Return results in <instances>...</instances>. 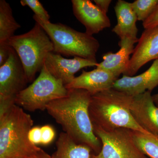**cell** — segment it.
Wrapping results in <instances>:
<instances>
[{"label": "cell", "mask_w": 158, "mask_h": 158, "mask_svg": "<svg viewBox=\"0 0 158 158\" xmlns=\"http://www.w3.org/2000/svg\"><path fill=\"white\" fill-rule=\"evenodd\" d=\"M91 99V94L87 90L68 89L66 96L51 102L46 110L74 141L87 145L98 154L102 143L94 132L89 114Z\"/></svg>", "instance_id": "1"}, {"label": "cell", "mask_w": 158, "mask_h": 158, "mask_svg": "<svg viewBox=\"0 0 158 158\" xmlns=\"http://www.w3.org/2000/svg\"><path fill=\"white\" fill-rule=\"evenodd\" d=\"M133 98L113 88L91 95L89 112L93 125L106 131L123 128L151 134L141 127L133 117L130 110Z\"/></svg>", "instance_id": "2"}, {"label": "cell", "mask_w": 158, "mask_h": 158, "mask_svg": "<svg viewBox=\"0 0 158 158\" xmlns=\"http://www.w3.org/2000/svg\"><path fill=\"white\" fill-rule=\"evenodd\" d=\"M33 124L31 116L15 104L0 113V158H32L42 151L29 139Z\"/></svg>", "instance_id": "3"}, {"label": "cell", "mask_w": 158, "mask_h": 158, "mask_svg": "<svg viewBox=\"0 0 158 158\" xmlns=\"http://www.w3.org/2000/svg\"><path fill=\"white\" fill-rule=\"evenodd\" d=\"M16 52L29 82L33 81L40 71L46 58L54 52L53 44L38 23L29 32L14 35L6 42Z\"/></svg>", "instance_id": "4"}, {"label": "cell", "mask_w": 158, "mask_h": 158, "mask_svg": "<svg viewBox=\"0 0 158 158\" xmlns=\"http://www.w3.org/2000/svg\"><path fill=\"white\" fill-rule=\"evenodd\" d=\"M33 18L46 32L53 44L54 52L66 56L96 60L100 44L93 36L79 32L60 23L43 21L34 15Z\"/></svg>", "instance_id": "5"}, {"label": "cell", "mask_w": 158, "mask_h": 158, "mask_svg": "<svg viewBox=\"0 0 158 158\" xmlns=\"http://www.w3.org/2000/svg\"><path fill=\"white\" fill-rule=\"evenodd\" d=\"M68 93L65 85L50 73L44 64L38 77L16 95L15 102L30 112L44 111L51 102L65 97Z\"/></svg>", "instance_id": "6"}, {"label": "cell", "mask_w": 158, "mask_h": 158, "mask_svg": "<svg viewBox=\"0 0 158 158\" xmlns=\"http://www.w3.org/2000/svg\"><path fill=\"white\" fill-rule=\"evenodd\" d=\"M93 127L102 148L91 158H149L137 146L131 130L119 128L106 131L95 126Z\"/></svg>", "instance_id": "7"}, {"label": "cell", "mask_w": 158, "mask_h": 158, "mask_svg": "<svg viewBox=\"0 0 158 158\" xmlns=\"http://www.w3.org/2000/svg\"><path fill=\"white\" fill-rule=\"evenodd\" d=\"M29 83L16 52L11 48L9 59L0 66V113L15 104V97Z\"/></svg>", "instance_id": "8"}, {"label": "cell", "mask_w": 158, "mask_h": 158, "mask_svg": "<svg viewBox=\"0 0 158 158\" xmlns=\"http://www.w3.org/2000/svg\"><path fill=\"white\" fill-rule=\"evenodd\" d=\"M158 59V26L145 29L138 39L127 69L123 75L134 76L141 67Z\"/></svg>", "instance_id": "9"}, {"label": "cell", "mask_w": 158, "mask_h": 158, "mask_svg": "<svg viewBox=\"0 0 158 158\" xmlns=\"http://www.w3.org/2000/svg\"><path fill=\"white\" fill-rule=\"evenodd\" d=\"M98 64L96 60L80 57L65 59L54 52L48 54L44 62L46 68L50 73L60 80L65 86L73 81L76 77L75 74L81 69L87 67H97Z\"/></svg>", "instance_id": "10"}, {"label": "cell", "mask_w": 158, "mask_h": 158, "mask_svg": "<svg viewBox=\"0 0 158 158\" xmlns=\"http://www.w3.org/2000/svg\"><path fill=\"white\" fill-rule=\"evenodd\" d=\"M75 16L85 26L86 33L93 36L110 27L111 23L107 14L90 0H72Z\"/></svg>", "instance_id": "11"}, {"label": "cell", "mask_w": 158, "mask_h": 158, "mask_svg": "<svg viewBox=\"0 0 158 158\" xmlns=\"http://www.w3.org/2000/svg\"><path fill=\"white\" fill-rule=\"evenodd\" d=\"M130 110L141 127L158 137V107L153 100L151 92L147 91L133 96Z\"/></svg>", "instance_id": "12"}, {"label": "cell", "mask_w": 158, "mask_h": 158, "mask_svg": "<svg viewBox=\"0 0 158 158\" xmlns=\"http://www.w3.org/2000/svg\"><path fill=\"white\" fill-rule=\"evenodd\" d=\"M158 86V59L148 70L136 76L123 75L113 85V89L135 96L152 91Z\"/></svg>", "instance_id": "13"}, {"label": "cell", "mask_w": 158, "mask_h": 158, "mask_svg": "<svg viewBox=\"0 0 158 158\" xmlns=\"http://www.w3.org/2000/svg\"><path fill=\"white\" fill-rule=\"evenodd\" d=\"M118 79L113 74L102 69L96 68L88 72L83 70L80 76L65 87L67 89H83L92 95L111 89Z\"/></svg>", "instance_id": "14"}, {"label": "cell", "mask_w": 158, "mask_h": 158, "mask_svg": "<svg viewBox=\"0 0 158 158\" xmlns=\"http://www.w3.org/2000/svg\"><path fill=\"white\" fill-rule=\"evenodd\" d=\"M138 42L127 38L120 39L118 44L120 49L115 53L109 52L104 54L103 61L98 63L96 68L109 72L118 78L127 69L131 59L130 55L133 54L135 49L134 44Z\"/></svg>", "instance_id": "15"}, {"label": "cell", "mask_w": 158, "mask_h": 158, "mask_svg": "<svg viewBox=\"0 0 158 158\" xmlns=\"http://www.w3.org/2000/svg\"><path fill=\"white\" fill-rule=\"evenodd\" d=\"M114 10L117 18V24L112 29V31L120 39L127 38L138 41V29L136 25L138 20L132 8L131 3L118 0Z\"/></svg>", "instance_id": "16"}, {"label": "cell", "mask_w": 158, "mask_h": 158, "mask_svg": "<svg viewBox=\"0 0 158 158\" xmlns=\"http://www.w3.org/2000/svg\"><path fill=\"white\" fill-rule=\"evenodd\" d=\"M56 146L52 158H91L90 148L77 143L65 132L60 133Z\"/></svg>", "instance_id": "17"}, {"label": "cell", "mask_w": 158, "mask_h": 158, "mask_svg": "<svg viewBox=\"0 0 158 158\" xmlns=\"http://www.w3.org/2000/svg\"><path fill=\"white\" fill-rule=\"evenodd\" d=\"M21 27L15 19L12 10L5 0L0 1V43L6 42Z\"/></svg>", "instance_id": "18"}, {"label": "cell", "mask_w": 158, "mask_h": 158, "mask_svg": "<svg viewBox=\"0 0 158 158\" xmlns=\"http://www.w3.org/2000/svg\"><path fill=\"white\" fill-rule=\"evenodd\" d=\"M132 131V130H131ZM134 140L138 147L149 158H158V137L132 131Z\"/></svg>", "instance_id": "19"}, {"label": "cell", "mask_w": 158, "mask_h": 158, "mask_svg": "<svg viewBox=\"0 0 158 158\" xmlns=\"http://www.w3.org/2000/svg\"><path fill=\"white\" fill-rule=\"evenodd\" d=\"M158 4V0H135L131 3V5L138 20L144 22L152 13Z\"/></svg>", "instance_id": "20"}, {"label": "cell", "mask_w": 158, "mask_h": 158, "mask_svg": "<svg viewBox=\"0 0 158 158\" xmlns=\"http://www.w3.org/2000/svg\"><path fill=\"white\" fill-rule=\"evenodd\" d=\"M20 3L23 6L29 7L43 21H50V16L38 0H21Z\"/></svg>", "instance_id": "21"}, {"label": "cell", "mask_w": 158, "mask_h": 158, "mask_svg": "<svg viewBox=\"0 0 158 158\" xmlns=\"http://www.w3.org/2000/svg\"><path fill=\"white\" fill-rule=\"evenodd\" d=\"M41 144L46 145L52 142L56 137V132L53 128L49 125H46L41 127Z\"/></svg>", "instance_id": "22"}, {"label": "cell", "mask_w": 158, "mask_h": 158, "mask_svg": "<svg viewBox=\"0 0 158 158\" xmlns=\"http://www.w3.org/2000/svg\"><path fill=\"white\" fill-rule=\"evenodd\" d=\"M142 25L145 29L158 26V4L152 13L143 22Z\"/></svg>", "instance_id": "23"}, {"label": "cell", "mask_w": 158, "mask_h": 158, "mask_svg": "<svg viewBox=\"0 0 158 158\" xmlns=\"http://www.w3.org/2000/svg\"><path fill=\"white\" fill-rule=\"evenodd\" d=\"M29 139L32 144L37 145L41 144V127L38 126L32 127L29 133Z\"/></svg>", "instance_id": "24"}, {"label": "cell", "mask_w": 158, "mask_h": 158, "mask_svg": "<svg viewBox=\"0 0 158 158\" xmlns=\"http://www.w3.org/2000/svg\"><path fill=\"white\" fill-rule=\"evenodd\" d=\"M11 48L6 42L0 43V66L4 65L9 59Z\"/></svg>", "instance_id": "25"}, {"label": "cell", "mask_w": 158, "mask_h": 158, "mask_svg": "<svg viewBox=\"0 0 158 158\" xmlns=\"http://www.w3.org/2000/svg\"><path fill=\"white\" fill-rule=\"evenodd\" d=\"M94 2L99 9L106 14L107 13L109 7L112 2L111 0H94Z\"/></svg>", "instance_id": "26"}, {"label": "cell", "mask_w": 158, "mask_h": 158, "mask_svg": "<svg viewBox=\"0 0 158 158\" xmlns=\"http://www.w3.org/2000/svg\"><path fill=\"white\" fill-rule=\"evenodd\" d=\"M32 158H52V156H50L43 150L38 155Z\"/></svg>", "instance_id": "27"}, {"label": "cell", "mask_w": 158, "mask_h": 158, "mask_svg": "<svg viewBox=\"0 0 158 158\" xmlns=\"http://www.w3.org/2000/svg\"><path fill=\"white\" fill-rule=\"evenodd\" d=\"M152 98L155 103L158 107V93L152 95Z\"/></svg>", "instance_id": "28"}]
</instances>
